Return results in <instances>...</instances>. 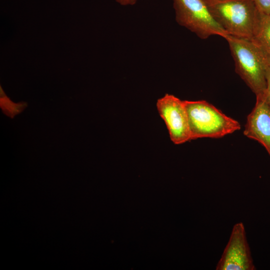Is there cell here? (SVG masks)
I'll list each match as a JSON object with an SVG mask.
<instances>
[{
	"label": "cell",
	"mask_w": 270,
	"mask_h": 270,
	"mask_svg": "<svg viewBox=\"0 0 270 270\" xmlns=\"http://www.w3.org/2000/svg\"><path fill=\"white\" fill-rule=\"evenodd\" d=\"M228 35L251 40L260 14L252 0H203Z\"/></svg>",
	"instance_id": "cell-1"
},
{
	"label": "cell",
	"mask_w": 270,
	"mask_h": 270,
	"mask_svg": "<svg viewBox=\"0 0 270 270\" xmlns=\"http://www.w3.org/2000/svg\"><path fill=\"white\" fill-rule=\"evenodd\" d=\"M225 39L228 44L236 74L256 97L265 96L266 70L268 65L260 51L250 40L230 35Z\"/></svg>",
	"instance_id": "cell-2"
},
{
	"label": "cell",
	"mask_w": 270,
	"mask_h": 270,
	"mask_svg": "<svg viewBox=\"0 0 270 270\" xmlns=\"http://www.w3.org/2000/svg\"><path fill=\"white\" fill-rule=\"evenodd\" d=\"M191 140L218 138L241 128L240 122L206 100H184Z\"/></svg>",
	"instance_id": "cell-3"
},
{
	"label": "cell",
	"mask_w": 270,
	"mask_h": 270,
	"mask_svg": "<svg viewBox=\"0 0 270 270\" xmlns=\"http://www.w3.org/2000/svg\"><path fill=\"white\" fill-rule=\"evenodd\" d=\"M177 23L201 39L228 35L215 20L203 0H172Z\"/></svg>",
	"instance_id": "cell-4"
},
{
	"label": "cell",
	"mask_w": 270,
	"mask_h": 270,
	"mask_svg": "<svg viewBox=\"0 0 270 270\" xmlns=\"http://www.w3.org/2000/svg\"><path fill=\"white\" fill-rule=\"evenodd\" d=\"M156 108L164 121L171 140L176 144L191 140L184 100L168 94L158 100Z\"/></svg>",
	"instance_id": "cell-5"
},
{
	"label": "cell",
	"mask_w": 270,
	"mask_h": 270,
	"mask_svg": "<svg viewBox=\"0 0 270 270\" xmlns=\"http://www.w3.org/2000/svg\"><path fill=\"white\" fill-rule=\"evenodd\" d=\"M216 270H254L243 223L235 224L228 242L216 267Z\"/></svg>",
	"instance_id": "cell-6"
},
{
	"label": "cell",
	"mask_w": 270,
	"mask_h": 270,
	"mask_svg": "<svg viewBox=\"0 0 270 270\" xmlns=\"http://www.w3.org/2000/svg\"><path fill=\"white\" fill-rule=\"evenodd\" d=\"M243 133L260 144L270 156V108L266 95L256 97L254 106L247 116Z\"/></svg>",
	"instance_id": "cell-7"
},
{
	"label": "cell",
	"mask_w": 270,
	"mask_h": 270,
	"mask_svg": "<svg viewBox=\"0 0 270 270\" xmlns=\"http://www.w3.org/2000/svg\"><path fill=\"white\" fill-rule=\"evenodd\" d=\"M250 40L260 51L268 64L270 66V15L260 14L257 28Z\"/></svg>",
	"instance_id": "cell-8"
},
{
	"label": "cell",
	"mask_w": 270,
	"mask_h": 270,
	"mask_svg": "<svg viewBox=\"0 0 270 270\" xmlns=\"http://www.w3.org/2000/svg\"><path fill=\"white\" fill-rule=\"evenodd\" d=\"M0 106L2 112L7 116L12 118L15 116L20 114L26 108L27 103L20 102L14 103L8 98L0 86Z\"/></svg>",
	"instance_id": "cell-9"
},
{
	"label": "cell",
	"mask_w": 270,
	"mask_h": 270,
	"mask_svg": "<svg viewBox=\"0 0 270 270\" xmlns=\"http://www.w3.org/2000/svg\"><path fill=\"white\" fill-rule=\"evenodd\" d=\"M258 12L264 15H270V0H252Z\"/></svg>",
	"instance_id": "cell-10"
},
{
	"label": "cell",
	"mask_w": 270,
	"mask_h": 270,
	"mask_svg": "<svg viewBox=\"0 0 270 270\" xmlns=\"http://www.w3.org/2000/svg\"><path fill=\"white\" fill-rule=\"evenodd\" d=\"M266 99L270 108V66H268L266 70Z\"/></svg>",
	"instance_id": "cell-11"
},
{
	"label": "cell",
	"mask_w": 270,
	"mask_h": 270,
	"mask_svg": "<svg viewBox=\"0 0 270 270\" xmlns=\"http://www.w3.org/2000/svg\"><path fill=\"white\" fill-rule=\"evenodd\" d=\"M138 0H115V1L122 6H133L135 4Z\"/></svg>",
	"instance_id": "cell-12"
}]
</instances>
